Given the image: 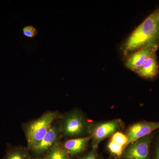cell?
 <instances>
[{"mask_svg":"<svg viewBox=\"0 0 159 159\" xmlns=\"http://www.w3.org/2000/svg\"><path fill=\"white\" fill-rule=\"evenodd\" d=\"M157 51L154 52L146 59L142 66L135 73L140 77L146 79H153L159 75V63Z\"/></svg>","mask_w":159,"mask_h":159,"instance_id":"10","label":"cell"},{"mask_svg":"<svg viewBox=\"0 0 159 159\" xmlns=\"http://www.w3.org/2000/svg\"><path fill=\"white\" fill-rule=\"evenodd\" d=\"M22 31L24 35L28 38L34 37L37 33L36 28L31 25L25 26L23 28Z\"/></svg>","mask_w":159,"mask_h":159,"instance_id":"15","label":"cell"},{"mask_svg":"<svg viewBox=\"0 0 159 159\" xmlns=\"http://www.w3.org/2000/svg\"><path fill=\"white\" fill-rule=\"evenodd\" d=\"M34 159H71L66 152L63 148L60 142L44 155L39 158Z\"/></svg>","mask_w":159,"mask_h":159,"instance_id":"12","label":"cell"},{"mask_svg":"<svg viewBox=\"0 0 159 159\" xmlns=\"http://www.w3.org/2000/svg\"><path fill=\"white\" fill-rule=\"evenodd\" d=\"M155 159H159V142L157 145L156 150Z\"/></svg>","mask_w":159,"mask_h":159,"instance_id":"17","label":"cell"},{"mask_svg":"<svg viewBox=\"0 0 159 159\" xmlns=\"http://www.w3.org/2000/svg\"><path fill=\"white\" fill-rule=\"evenodd\" d=\"M97 149H93L84 156L80 158L79 159H98Z\"/></svg>","mask_w":159,"mask_h":159,"instance_id":"16","label":"cell"},{"mask_svg":"<svg viewBox=\"0 0 159 159\" xmlns=\"http://www.w3.org/2000/svg\"><path fill=\"white\" fill-rule=\"evenodd\" d=\"M154 134L152 133L131 143L123 152L122 159H149V150Z\"/></svg>","mask_w":159,"mask_h":159,"instance_id":"6","label":"cell"},{"mask_svg":"<svg viewBox=\"0 0 159 159\" xmlns=\"http://www.w3.org/2000/svg\"><path fill=\"white\" fill-rule=\"evenodd\" d=\"M159 47V7L137 27L122 43L124 57L145 48L157 50Z\"/></svg>","mask_w":159,"mask_h":159,"instance_id":"1","label":"cell"},{"mask_svg":"<svg viewBox=\"0 0 159 159\" xmlns=\"http://www.w3.org/2000/svg\"><path fill=\"white\" fill-rule=\"evenodd\" d=\"M62 114L57 111H48L37 119L22 125L29 151L41 141L55 121L59 120Z\"/></svg>","mask_w":159,"mask_h":159,"instance_id":"2","label":"cell"},{"mask_svg":"<svg viewBox=\"0 0 159 159\" xmlns=\"http://www.w3.org/2000/svg\"><path fill=\"white\" fill-rule=\"evenodd\" d=\"M122 120L119 119L105 122H91L88 134L91 137L92 148L97 149L101 142L122 127Z\"/></svg>","mask_w":159,"mask_h":159,"instance_id":"4","label":"cell"},{"mask_svg":"<svg viewBox=\"0 0 159 159\" xmlns=\"http://www.w3.org/2000/svg\"><path fill=\"white\" fill-rule=\"evenodd\" d=\"M91 141V137L89 135L66 139L61 143L63 148L71 158L83 153L87 148Z\"/></svg>","mask_w":159,"mask_h":159,"instance_id":"9","label":"cell"},{"mask_svg":"<svg viewBox=\"0 0 159 159\" xmlns=\"http://www.w3.org/2000/svg\"><path fill=\"white\" fill-rule=\"evenodd\" d=\"M159 129V122L143 121L130 125L126 131L128 138L127 146L131 143L143 137L152 133L154 131Z\"/></svg>","mask_w":159,"mask_h":159,"instance_id":"7","label":"cell"},{"mask_svg":"<svg viewBox=\"0 0 159 159\" xmlns=\"http://www.w3.org/2000/svg\"><path fill=\"white\" fill-rule=\"evenodd\" d=\"M59 121H55L40 142L30 150L31 157L39 158L45 155L51 148L60 142L61 138Z\"/></svg>","mask_w":159,"mask_h":159,"instance_id":"5","label":"cell"},{"mask_svg":"<svg viewBox=\"0 0 159 159\" xmlns=\"http://www.w3.org/2000/svg\"><path fill=\"white\" fill-rule=\"evenodd\" d=\"M58 121L62 137L70 139L89 136L91 122L79 110L74 109L62 114Z\"/></svg>","mask_w":159,"mask_h":159,"instance_id":"3","label":"cell"},{"mask_svg":"<svg viewBox=\"0 0 159 159\" xmlns=\"http://www.w3.org/2000/svg\"><path fill=\"white\" fill-rule=\"evenodd\" d=\"M125 148L127 147L128 138L125 134L119 131H117L112 136L111 140Z\"/></svg>","mask_w":159,"mask_h":159,"instance_id":"14","label":"cell"},{"mask_svg":"<svg viewBox=\"0 0 159 159\" xmlns=\"http://www.w3.org/2000/svg\"><path fill=\"white\" fill-rule=\"evenodd\" d=\"M157 49L145 48L132 52L125 56V65L129 70L135 72Z\"/></svg>","mask_w":159,"mask_h":159,"instance_id":"8","label":"cell"},{"mask_svg":"<svg viewBox=\"0 0 159 159\" xmlns=\"http://www.w3.org/2000/svg\"><path fill=\"white\" fill-rule=\"evenodd\" d=\"M107 148L109 151L114 156L119 158L122 157L125 148L121 145L111 140L107 145Z\"/></svg>","mask_w":159,"mask_h":159,"instance_id":"13","label":"cell"},{"mask_svg":"<svg viewBox=\"0 0 159 159\" xmlns=\"http://www.w3.org/2000/svg\"><path fill=\"white\" fill-rule=\"evenodd\" d=\"M2 159H34L27 147L9 145Z\"/></svg>","mask_w":159,"mask_h":159,"instance_id":"11","label":"cell"}]
</instances>
